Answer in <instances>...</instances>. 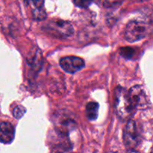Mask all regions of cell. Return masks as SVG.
<instances>
[{
	"label": "cell",
	"mask_w": 153,
	"mask_h": 153,
	"mask_svg": "<svg viewBox=\"0 0 153 153\" xmlns=\"http://www.w3.org/2000/svg\"><path fill=\"white\" fill-rule=\"evenodd\" d=\"M115 108L117 116L123 121L129 119L135 110L130 100L128 92L121 86L117 87L115 90Z\"/></svg>",
	"instance_id": "cell-1"
},
{
	"label": "cell",
	"mask_w": 153,
	"mask_h": 153,
	"mask_svg": "<svg viewBox=\"0 0 153 153\" xmlns=\"http://www.w3.org/2000/svg\"><path fill=\"white\" fill-rule=\"evenodd\" d=\"M151 30V26L147 22L134 20L128 22L125 28V38L129 42H135L144 38Z\"/></svg>",
	"instance_id": "cell-2"
},
{
	"label": "cell",
	"mask_w": 153,
	"mask_h": 153,
	"mask_svg": "<svg viewBox=\"0 0 153 153\" xmlns=\"http://www.w3.org/2000/svg\"><path fill=\"white\" fill-rule=\"evenodd\" d=\"M44 29L48 34L58 38H66L71 36L74 32L72 23L61 20L49 21L44 26Z\"/></svg>",
	"instance_id": "cell-3"
},
{
	"label": "cell",
	"mask_w": 153,
	"mask_h": 153,
	"mask_svg": "<svg viewBox=\"0 0 153 153\" xmlns=\"http://www.w3.org/2000/svg\"><path fill=\"white\" fill-rule=\"evenodd\" d=\"M141 134L137 124L134 120H128L123 131V141L129 150L134 149L140 144Z\"/></svg>",
	"instance_id": "cell-4"
},
{
	"label": "cell",
	"mask_w": 153,
	"mask_h": 153,
	"mask_svg": "<svg viewBox=\"0 0 153 153\" xmlns=\"http://www.w3.org/2000/svg\"><path fill=\"white\" fill-rule=\"evenodd\" d=\"M128 92L130 100L134 109H144L148 106L149 101L147 95L142 86H134Z\"/></svg>",
	"instance_id": "cell-5"
},
{
	"label": "cell",
	"mask_w": 153,
	"mask_h": 153,
	"mask_svg": "<svg viewBox=\"0 0 153 153\" xmlns=\"http://www.w3.org/2000/svg\"><path fill=\"white\" fill-rule=\"evenodd\" d=\"M60 66L67 73L74 74L85 67V61L80 57L74 56H65L60 60Z\"/></svg>",
	"instance_id": "cell-6"
},
{
	"label": "cell",
	"mask_w": 153,
	"mask_h": 153,
	"mask_svg": "<svg viewBox=\"0 0 153 153\" xmlns=\"http://www.w3.org/2000/svg\"><path fill=\"white\" fill-rule=\"evenodd\" d=\"M15 136V128L11 123L2 122L0 123V142L9 144L13 140Z\"/></svg>",
	"instance_id": "cell-7"
},
{
	"label": "cell",
	"mask_w": 153,
	"mask_h": 153,
	"mask_svg": "<svg viewBox=\"0 0 153 153\" xmlns=\"http://www.w3.org/2000/svg\"><path fill=\"white\" fill-rule=\"evenodd\" d=\"M57 134L58 136L53 142L54 149L58 153L65 152L70 150L71 148V144L67 136V134L57 130Z\"/></svg>",
	"instance_id": "cell-8"
},
{
	"label": "cell",
	"mask_w": 153,
	"mask_h": 153,
	"mask_svg": "<svg viewBox=\"0 0 153 153\" xmlns=\"http://www.w3.org/2000/svg\"><path fill=\"white\" fill-rule=\"evenodd\" d=\"M99 108L100 105L97 102H90L86 106L87 117L91 121L96 120L99 115Z\"/></svg>",
	"instance_id": "cell-9"
},
{
	"label": "cell",
	"mask_w": 153,
	"mask_h": 153,
	"mask_svg": "<svg viewBox=\"0 0 153 153\" xmlns=\"http://www.w3.org/2000/svg\"><path fill=\"white\" fill-rule=\"evenodd\" d=\"M26 112V110L24 106H21V105H18V106H15L13 110V116L16 118H20L22 116L25 114V112Z\"/></svg>",
	"instance_id": "cell-10"
},
{
	"label": "cell",
	"mask_w": 153,
	"mask_h": 153,
	"mask_svg": "<svg viewBox=\"0 0 153 153\" xmlns=\"http://www.w3.org/2000/svg\"><path fill=\"white\" fill-rule=\"evenodd\" d=\"M93 2V0H73L74 4L81 8H87L92 4Z\"/></svg>",
	"instance_id": "cell-11"
},
{
	"label": "cell",
	"mask_w": 153,
	"mask_h": 153,
	"mask_svg": "<svg viewBox=\"0 0 153 153\" xmlns=\"http://www.w3.org/2000/svg\"><path fill=\"white\" fill-rule=\"evenodd\" d=\"M134 50L130 47H123L120 49V54L124 58H131L134 55Z\"/></svg>",
	"instance_id": "cell-12"
},
{
	"label": "cell",
	"mask_w": 153,
	"mask_h": 153,
	"mask_svg": "<svg viewBox=\"0 0 153 153\" xmlns=\"http://www.w3.org/2000/svg\"><path fill=\"white\" fill-rule=\"evenodd\" d=\"M98 5L104 6V7H109L112 6L114 3L117 2V0H93Z\"/></svg>",
	"instance_id": "cell-13"
},
{
	"label": "cell",
	"mask_w": 153,
	"mask_h": 153,
	"mask_svg": "<svg viewBox=\"0 0 153 153\" xmlns=\"http://www.w3.org/2000/svg\"><path fill=\"white\" fill-rule=\"evenodd\" d=\"M34 7V10H40L44 9V0H30Z\"/></svg>",
	"instance_id": "cell-14"
},
{
	"label": "cell",
	"mask_w": 153,
	"mask_h": 153,
	"mask_svg": "<svg viewBox=\"0 0 153 153\" xmlns=\"http://www.w3.org/2000/svg\"><path fill=\"white\" fill-rule=\"evenodd\" d=\"M128 153H140V152H138L135 151V150H134V149H132V150H129V152H128Z\"/></svg>",
	"instance_id": "cell-15"
},
{
	"label": "cell",
	"mask_w": 153,
	"mask_h": 153,
	"mask_svg": "<svg viewBox=\"0 0 153 153\" xmlns=\"http://www.w3.org/2000/svg\"><path fill=\"white\" fill-rule=\"evenodd\" d=\"M134 2H144L146 1V0H132Z\"/></svg>",
	"instance_id": "cell-16"
},
{
	"label": "cell",
	"mask_w": 153,
	"mask_h": 153,
	"mask_svg": "<svg viewBox=\"0 0 153 153\" xmlns=\"http://www.w3.org/2000/svg\"><path fill=\"white\" fill-rule=\"evenodd\" d=\"M149 153H153V146H152V148H151V149H150V152H149Z\"/></svg>",
	"instance_id": "cell-17"
}]
</instances>
